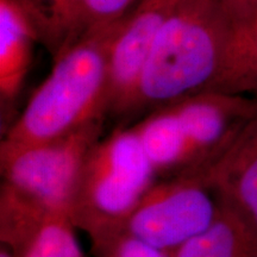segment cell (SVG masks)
<instances>
[{
    "mask_svg": "<svg viewBox=\"0 0 257 257\" xmlns=\"http://www.w3.org/2000/svg\"><path fill=\"white\" fill-rule=\"evenodd\" d=\"M54 216L4 182L0 186V243L19 257L44 223Z\"/></svg>",
    "mask_w": 257,
    "mask_h": 257,
    "instance_id": "13",
    "label": "cell"
},
{
    "mask_svg": "<svg viewBox=\"0 0 257 257\" xmlns=\"http://www.w3.org/2000/svg\"><path fill=\"white\" fill-rule=\"evenodd\" d=\"M123 19L85 32L53 57L50 74L3 134L0 149L47 142L107 118L111 50Z\"/></svg>",
    "mask_w": 257,
    "mask_h": 257,
    "instance_id": "1",
    "label": "cell"
},
{
    "mask_svg": "<svg viewBox=\"0 0 257 257\" xmlns=\"http://www.w3.org/2000/svg\"><path fill=\"white\" fill-rule=\"evenodd\" d=\"M220 197L206 169L157 179L125 221L124 230L163 251L174 253L216 219Z\"/></svg>",
    "mask_w": 257,
    "mask_h": 257,
    "instance_id": "5",
    "label": "cell"
},
{
    "mask_svg": "<svg viewBox=\"0 0 257 257\" xmlns=\"http://www.w3.org/2000/svg\"><path fill=\"white\" fill-rule=\"evenodd\" d=\"M133 127L157 179L195 170L191 144L172 105L143 115Z\"/></svg>",
    "mask_w": 257,
    "mask_h": 257,
    "instance_id": "10",
    "label": "cell"
},
{
    "mask_svg": "<svg viewBox=\"0 0 257 257\" xmlns=\"http://www.w3.org/2000/svg\"><path fill=\"white\" fill-rule=\"evenodd\" d=\"M0 257H17L14 250L5 244H0Z\"/></svg>",
    "mask_w": 257,
    "mask_h": 257,
    "instance_id": "20",
    "label": "cell"
},
{
    "mask_svg": "<svg viewBox=\"0 0 257 257\" xmlns=\"http://www.w3.org/2000/svg\"><path fill=\"white\" fill-rule=\"evenodd\" d=\"M174 257H257V229L220 199L216 219Z\"/></svg>",
    "mask_w": 257,
    "mask_h": 257,
    "instance_id": "11",
    "label": "cell"
},
{
    "mask_svg": "<svg viewBox=\"0 0 257 257\" xmlns=\"http://www.w3.org/2000/svg\"><path fill=\"white\" fill-rule=\"evenodd\" d=\"M157 176L131 126L117 125L89 154L69 217L89 239L123 229Z\"/></svg>",
    "mask_w": 257,
    "mask_h": 257,
    "instance_id": "3",
    "label": "cell"
},
{
    "mask_svg": "<svg viewBox=\"0 0 257 257\" xmlns=\"http://www.w3.org/2000/svg\"><path fill=\"white\" fill-rule=\"evenodd\" d=\"M184 0H140L125 16L110 57L108 113L118 121L153 43Z\"/></svg>",
    "mask_w": 257,
    "mask_h": 257,
    "instance_id": "7",
    "label": "cell"
},
{
    "mask_svg": "<svg viewBox=\"0 0 257 257\" xmlns=\"http://www.w3.org/2000/svg\"><path fill=\"white\" fill-rule=\"evenodd\" d=\"M233 25L214 0H184L160 31L117 125H131L154 110L216 80Z\"/></svg>",
    "mask_w": 257,
    "mask_h": 257,
    "instance_id": "2",
    "label": "cell"
},
{
    "mask_svg": "<svg viewBox=\"0 0 257 257\" xmlns=\"http://www.w3.org/2000/svg\"><path fill=\"white\" fill-rule=\"evenodd\" d=\"M69 216H54L44 223L19 257H85Z\"/></svg>",
    "mask_w": 257,
    "mask_h": 257,
    "instance_id": "14",
    "label": "cell"
},
{
    "mask_svg": "<svg viewBox=\"0 0 257 257\" xmlns=\"http://www.w3.org/2000/svg\"><path fill=\"white\" fill-rule=\"evenodd\" d=\"M206 92H257V11L248 22L232 28L219 72Z\"/></svg>",
    "mask_w": 257,
    "mask_h": 257,
    "instance_id": "12",
    "label": "cell"
},
{
    "mask_svg": "<svg viewBox=\"0 0 257 257\" xmlns=\"http://www.w3.org/2000/svg\"><path fill=\"white\" fill-rule=\"evenodd\" d=\"M93 257H174L119 229L91 239Z\"/></svg>",
    "mask_w": 257,
    "mask_h": 257,
    "instance_id": "17",
    "label": "cell"
},
{
    "mask_svg": "<svg viewBox=\"0 0 257 257\" xmlns=\"http://www.w3.org/2000/svg\"><path fill=\"white\" fill-rule=\"evenodd\" d=\"M46 25L44 46L55 57L68 43L78 0H35Z\"/></svg>",
    "mask_w": 257,
    "mask_h": 257,
    "instance_id": "16",
    "label": "cell"
},
{
    "mask_svg": "<svg viewBox=\"0 0 257 257\" xmlns=\"http://www.w3.org/2000/svg\"><path fill=\"white\" fill-rule=\"evenodd\" d=\"M41 42L34 22L14 0H0V104L3 117L24 87L34 59V46Z\"/></svg>",
    "mask_w": 257,
    "mask_h": 257,
    "instance_id": "9",
    "label": "cell"
},
{
    "mask_svg": "<svg viewBox=\"0 0 257 257\" xmlns=\"http://www.w3.org/2000/svg\"><path fill=\"white\" fill-rule=\"evenodd\" d=\"M138 2L140 0H78L74 27L66 47L85 32L121 21Z\"/></svg>",
    "mask_w": 257,
    "mask_h": 257,
    "instance_id": "15",
    "label": "cell"
},
{
    "mask_svg": "<svg viewBox=\"0 0 257 257\" xmlns=\"http://www.w3.org/2000/svg\"><path fill=\"white\" fill-rule=\"evenodd\" d=\"M233 27L248 22L257 11V0H214Z\"/></svg>",
    "mask_w": 257,
    "mask_h": 257,
    "instance_id": "18",
    "label": "cell"
},
{
    "mask_svg": "<svg viewBox=\"0 0 257 257\" xmlns=\"http://www.w3.org/2000/svg\"><path fill=\"white\" fill-rule=\"evenodd\" d=\"M14 2L17 3V4L29 15L31 21L34 22L35 27L37 28L38 32H40L41 43H43L44 37H46V25H44L43 17H42L40 10L37 8L36 2H35V0H14Z\"/></svg>",
    "mask_w": 257,
    "mask_h": 257,
    "instance_id": "19",
    "label": "cell"
},
{
    "mask_svg": "<svg viewBox=\"0 0 257 257\" xmlns=\"http://www.w3.org/2000/svg\"><path fill=\"white\" fill-rule=\"evenodd\" d=\"M191 144L195 170L206 169L257 117V98L200 92L172 102Z\"/></svg>",
    "mask_w": 257,
    "mask_h": 257,
    "instance_id": "6",
    "label": "cell"
},
{
    "mask_svg": "<svg viewBox=\"0 0 257 257\" xmlns=\"http://www.w3.org/2000/svg\"><path fill=\"white\" fill-rule=\"evenodd\" d=\"M104 124L95 120L47 142L0 149L2 182L50 214L69 216L81 170L102 138Z\"/></svg>",
    "mask_w": 257,
    "mask_h": 257,
    "instance_id": "4",
    "label": "cell"
},
{
    "mask_svg": "<svg viewBox=\"0 0 257 257\" xmlns=\"http://www.w3.org/2000/svg\"><path fill=\"white\" fill-rule=\"evenodd\" d=\"M221 200L257 229V117L206 169Z\"/></svg>",
    "mask_w": 257,
    "mask_h": 257,
    "instance_id": "8",
    "label": "cell"
}]
</instances>
